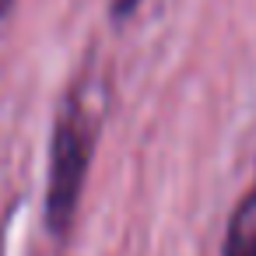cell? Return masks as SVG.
I'll return each instance as SVG.
<instances>
[{"label":"cell","instance_id":"cell-2","mask_svg":"<svg viewBox=\"0 0 256 256\" xmlns=\"http://www.w3.org/2000/svg\"><path fill=\"white\" fill-rule=\"evenodd\" d=\"M221 256H256V182L235 204V210L228 218V232H224Z\"/></svg>","mask_w":256,"mask_h":256},{"label":"cell","instance_id":"cell-4","mask_svg":"<svg viewBox=\"0 0 256 256\" xmlns=\"http://www.w3.org/2000/svg\"><path fill=\"white\" fill-rule=\"evenodd\" d=\"M11 4H14V0H0V22H4V14L11 11Z\"/></svg>","mask_w":256,"mask_h":256},{"label":"cell","instance_id":"cell-1","mask_svg":"<svg viewBox=\"0 0 256 256\" xmlns=\"http://www.w3.org/2000/svg\"><path fill=\"white\" fill-rule=\"evenodd\" d=\"M106 102L109 95L95 70H84L60 102L50 140V182H46V228L53 238H67L74 228L95 144L102 134Z\"/></svg>","mask_w":256,"mask_h":256},{"label":"cell","instance_id":"cell-3","mask_svg":"<svg viewBox=\"0 0 256 256\" xmlns=\"http://www.w3.org/2000/svg\"><path fill=\"white\" fill-rule=\"evenodd\" d=\"M137 8H140V0H112V4H109V14H112V22L120 25V22H126Z\"/></svg>","mask_w":256,"mask_h":256}]
</instances>
